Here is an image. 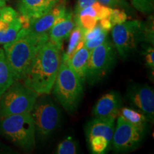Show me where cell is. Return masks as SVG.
Masks as SVG:
<instances>
[{
    "label": "cell",
    "instance_id": "1",
    "mask_svg": "<svg viewBox=\"0 0 154 154\" xmlns=\"http://www.w3.org/2000/svg\"><path fill=\"white\" fill-rule=\"evenodd\" d=\"M49 41V34H38L22 28L16 38L4 44L3 49L15 81H22L38 50Z\"/></svg>",
    "mask_w": 154,
    "mask_h": 154
},
{
    "label": "cell",
    "instance_id": "2",
    "mask_svg": "<svg viewBox=\"0 0 154 154\" xmlns=\"http://www.w3.org/2000/svg\"><path fill=\"white\" fill-rule=\"evenodd\" d=\"M60 51L49 40L46 42L23 79L25 85L38 94H50L61 63Z\"/></svg>",
    "mask_w": 154,
    "mask_h": 154
},
{
    "label": "cell",
    "instance_id": "3",
    "mask_svg": "<svg viewBox=\"0 0 154 154\" xmlns=\"http://www.w3.org/2000/svg\"><path fill=\"white\" fill-rule=\"evenodd\" d=\"M0 134L25 152L31 153L35 148V126L30 112L0 117Z\"/></svg>",
    "mask_w": 154,
    "mask_h": 154
},
{
    "label": "cell",
    "instance_id": "4",
    "mask_svg": "<svg viewBox=\"0 0 154 154\" xmlns=\"http://www.w3.org/2000/svg\"><path fill=\"white\" fill-rule=\"evenodd\" d=\"M52 89L64 110L71 114L76 112L83 96V83L67 63L61 61Z\"/></svg>",
    "mask_w": 154,
    "mask_h": 154
},
{
    "label": "cell",
    "instance_id": "5",
    "mask_svg": "<svg viewBox=\"0 0 154 154\" xmlns=\"http://www.w3.org/2000/svg\"><path fill=\"white\" fill-rule=\"evenodd\" d=\"M36 136L41 140L51 137L60 126L61 111L49 94H39L31 111Z\"/></svg>",
    "mask_w": 154,
    "mask_h": 154
},
{
    "label": "cell",
    "instance_id": "6",
    "mask_svg": "<svg viewBox=\"0 0 154 154\" xmlns=\"http://www.w3.org/2000/svg\"><path fill=\"white\" fill-rule=\"evenodd\" d=\"M38 96L21 81H14L0 97V117L31 112Z\"/></svg>",
    "mask_w": 154,
    "mask_h": 154
},
{
    "label": "cell",
    "instance_id": "7",
    "mask_svg": "<svg viewBox=\"0 0 154 154\" xmlns=\"http://www.w3.org/2000/svg\"><path fill=\"white\" fill-rule=\"evenodd\" d=\"M116 58L114 46L107 38L103 43L90 51L86 82L90 85L101 82L111 72L115 65Z\"/></svg>",
    "mask_w": 154,
    "mask_h": 154
},
{
    "label": "cell",
    "instance_id": "8",
    "mask_svg": "<svg viewBox=\"0 0 154 154\" xmlns=\"http://www.w3.org/2000/svg\"><path fill=\"white\" fill-rule=\"evenodd\" d=\"M143 29L144 22L138 20H126L111 29L112 44L122 59H127L143 42Z\"/></svg>",
    "mask_w": 154,
    "mask_h": 154
},
{
    "label": "cell",
    "instance_id": "9",
    "mask_svg": "<svg viewBox=\"0 0 154 154\" xmlns=\"http://www.w3.org/2000/svg\"><path fill=\"white\" fill-rule=\"evenodd\" d=\"M145 130L130 124L119 116L114 128L111 146L116 153H128L139 147L143 139Z\"/></svg>",
    "mask_w": 154,
    "mask_h": 154
},
{
    "label": "cell",
    "instance_id": "10",
    "mask_svg": "<svg viewBox=\"0 0 154 154\" xmlns=\"http://www.w3.org/2000/svg\"><path fill=\"white\" fill-rule=\"evenodd\" d=\"M126 97L133 106L136 107L149 123L154 121V91L148 84H136L127 88Z\"/></svg>",
    "mask_w": 154,
    "mask_h": 154
},
{
    "label": "cell",
    "instance_id": "11",
    "mask_svg": "<svg viewBox=\"0 0 154 154\" xmlns=\"http://www.w3.org/2000/svg\"><path fill=\"white\" fill-rule=\"evenodd\" d=\"M26 24V19L15 9L7 5L3 7L0 11V46L14 40Z\"/></svg>",
    "mask_w": 154,
    "mask_h": 154
},
{
    "label": "cell",
    "instance_id": "12",
    "mask_svg": "<svg viewBox=\"0 0 154 154\" xmlns=\"http://www.w3.org/2000/svg\"><path fill=\"white\" fill-rule=\"evenodd\" d=\"M122 106V99L118 92L111 91L99 99L93 108L94 118L115 121Z\"/></svg>",
    "mask_w": 154,
    "mask_h": 154
},
{
    "label": "cell",
    "instance_id": "13",
    "mask_svg": "<svg viewBox=\"0 0 154 154\" xmlns=\"http://www.w3.org/2000/svg\"><path fill=\"white\" fill-rule=\"evenodd\" d=\"M74 26V15L72 11L66 10L64 15L58 19L50 29L49 40L61 50L63 42L69 38Z\"/></svg>",
    "mask_w": 154,
    "mask_h": 154
},
{
    "label": "cell",
    "instance_id": "14",
    "mask_svg": "<svg viewBox=\"0 0 154 154\" xmlns=\"http://www.w3.org/2000/svg\"><path fill=\"white\" fill-rule=\"evenodd\" d=\"M59 0H19V14L29 22L39 18L52 9Z\"/></svg>",
    "mask_w": 154,
    "mask_h": 154
},
{
    "label": "cell",
    "instance_id": "15",
    "mask_svg": "<svg viewBox=\"0 0 154 154\" xmlns=\"http://www.w3.org/2000/svg\"><path fill=\"white\" fill-rule=\"evenodd\" d=\"M66 11V7L63 5L58 3L47 14L39 18L29 21L26 28L35 34H49L53 25L57 22L58 19L64 15Z\"/></svg>",
    "mask_w": 154,
    "mask_h": 154
},
{
    "label": "cell",
    "instance_id": "16",
    "mask_svg": "<svg viewBox=\"0 0 154 154\" xmlns=\"http://www.w3.org/2000/svg\"><path fill=\"white\" fill-rule=\"evenodd\" d=\"M89 55L90 51L84 46L77 50L72 58L66 62L72 70L76 73L77 76L79 78L83 84L86 82V69Z\"/></svg>",
    "mask_w": 154,
    "mask_h": 154
},
{
    "label": "cell",
    "instance_id": "17",
    "mask_svg": "<svg viewBox=\"0 0 154 154\" xmlns=\"http://www.w3.org/2000/svg\"><path fill=\"white\" fill-rule=\"evenodd\" d=\"M86 32L79 25L75 24L69 38V44L66 51L61 57V61L67 62L78 49L84 46V36Z\"/></svg>",
    "mask_w": 154,
    "mask_h": 154
},
{
    "label": "cell",
    "instance_id": "18",
    "mask_svg": "<svg viewBox=\"0 0 154 154\" xmlns=\"http://www.w3.org/2000/svg\"><path fill=\"white\" fill-rule=\"evenodd\" d=\"M109 31L106 30L99 22L91 30L87 31L84 36V47L89 51L103 43L107 38Z\"/></svg>",
    "mask_w": 154,
    "mask_h": 154
},
{
    "label": "cell",
    "instance_id": "19",
    "mask_svg": "<svg viewBox=\"0 0 154 154\" xmlns=\"http://www.w3.org/2000/svg\"><path fill=\"white\" fill-rule=\"evenodd\" d=\"M3 48L0 49V97L14 82Z\"/></svg>",
    "mask_w": 154,
    "mask_h": 154
},
{
    "label": "cell",
    "instance_id": "20",
    "mask_svg": "<svg viewBox=\"0 0 154 154\" xmlns=\"http://www.w3.org/2000/svg\"><path fill=\"white\" fill-rule=\"evenodd\" d=\"M119 116L123 117L125 120L138 128L143 130L146 129L148 121L144 115L139 111L128 107H121L119 110Z\"/></svg>",
    "mask_w": 154,
    "mask_h": 154
},
{
    "label": "cell",
    "instance_id": "21",
    "mask_svg": "<svg viewBox=\"0 0 154 154\" xmlns=\"http://www.w3.org/2000/svg\"><path fill=\"white\" fill-rule=\"evenodd\" d=\"M78 153V144L72 137H67L58 144L55 153L76 154Z\"/></svg>",
    "mask_w": 154,
    "mask_h": 154
},
{
    "label": "cell",
    "instance_id": "22",
    "mask_svg": "<svg viewBox=\"0 0 154 154\" xmlns=\"http://www.w3.org/2000/svg\"><path fill=\"white\" fill-rule=\"evenodd\" d=\"M131 3L134 9L145 14L153 12L154 0H131Z\"/></svg>",
    "mask_w": 154,
    "mask_h": 154
},
{
    "label": "cell",
    "instance_id": "23",
    "mask_svg": "<svg viewBox=\"0 0 154 154\" xmlns=\"http://www.w3.org/2000/svg\"><path fill=\"white\" fill-rule=\"evenodd\" d=\"M104 19H106L110 23L111 26L124 23L127 20V14L126 11L118 8H113L110 14Z\"/></svg>",
    "mask_w": 154,
    "mask_h": 154
},
{
    "label": "cell",
    "instance_id": "24",
    "mask_svg": "<svg viewBox=\"0 0 154 154\" xmlns=\"http://www.w3.org/2000/svg\"><path fill=\"white\" fill-rule=\"evenodd\" d=\"M143 42L151 44H154V30H153V16L150 15L146 22H144L143 29Z\"/></svg>",
    "mask_w": 154,
    "mask_h": 154
},
{
    "label": "cell",
    "instance_id": "25",
    "mask_svg": "<svg viewBox=\"0 0 154 154\" xmlns=\"http://www.w3.org/2000/svg\"><path fill=\"white\" fill-rule=\"evenodd\" d=\"M100 4L110 8H118L124 11H131V7L127 0H97Z\"/></svg>",
    "mask_w": 154,
    "mask_h": 154
},
{
    "label": "cell",
    "instance_id": "26",
    "mask_svg": "<svg viewBox=\"0 0 154 154\" xmlns=\"http://www.w3.org/2000/svg\"><path fill=\"white\" fill-rule=\"evenodd\" d=\"M146 66L149 71L153 74L154 72V50L153 46H149L146 48L144 51Z\"/></svg>",
    "mask_w": 154,
    "mask_h": 154
},
{
    "label": "cell",
    "instance_id": "27",
    "mask_svg": "<svg viewBox=\"0 0 154 154\" xmlns=\"http://www.w3.org/2000/svg\"><path fill=\"white\" fill-rule=\"evenodd\" d=\"M96 2H98L97 0H77L76 6V7H75L74 14H77V13H78L80 10H82V9L94 5V4L96 3Z\"/></svg>",
    "mask_w": 154,
    "mask_h": 154
},
{
    "label": "cell",
    "instance_id": "28",
    "mask_svg": "<svg viewBox=\"0 0 154 154\" xmlns=\"http://www.w3.org/2000/svg\"><path fill=\"white\" fill-rule=\"evenodd\" d=\"M16 152L12 148L7 146L6 144L0 141V153H15Z\"/></svg>",
    "mask_w": 154,
    "mask_h": 154
},
{
    "label": "cell",
    "instance_id": "29",
    "mask_svg": "<svg viewBox=\"0 0 154 154\" xmlns=\"http://www.w3.org/2000/svg\"><path fill=\"white\" fill-rule=\"evenodd\" d=\"M6 5V1L5 0H0V11L2 9L3 7Z\"/></svg>",
    "mask_w": 154,
    "mask_h": 154
},
{
    "label": "cell",
    "instance_id": "30",
    "mask_svg": "<svg viewBox=\"0 0 154 154\" xmlns=\"http://www.w3.org/2000/svg\"><path fill=\"white\" fill-rule=\"evenodd\" d=\"M5 1H6V2H7V1H8V0H5Z\"/></svg>",
    "mask_w": 154,
    "mask_h": 154
}]
</instances>
